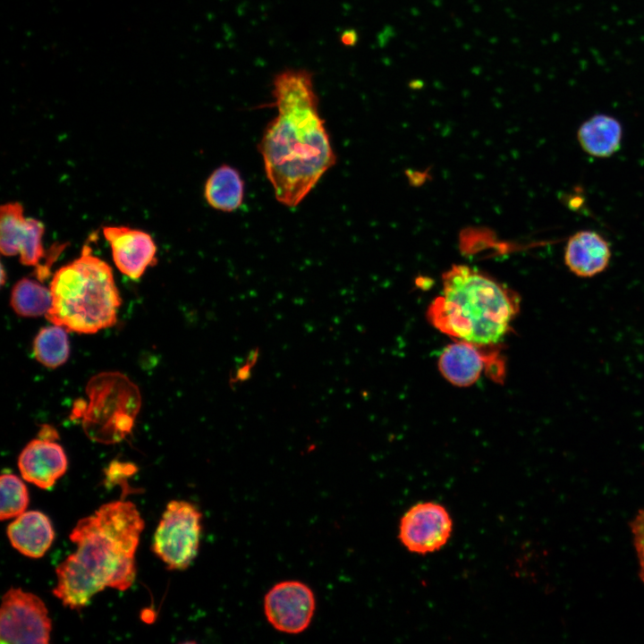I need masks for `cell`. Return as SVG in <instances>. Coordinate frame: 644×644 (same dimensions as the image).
Listing matches in <instances>:
<instances>
[{"instance_id":"cell-9","label":"cell","mask_w":644,"mask_h":644,"mask_svg":"<svg viewBox=\"0 0 644 644\" xmlns=\"http://www.w3.org/2000/svg\"><path fill=\"white\" fill-rule=\"evenodd\" d=\"M452 530L447 510L440 504L423 502L411 507L402 517L399 538L410 552L426 555L441 549Z\"/></svg>"},{"instance_id":"cell-3","label":"cell","mask_w":644,"mask_h":644,"mask_svg":"<svg viewBox=\"0 0 644 644\" xmlns=\"http://www.w3.org/2000/svg\"><path fill=\"white\" fill-rule=\"evenodd\" d=\"M442 282V293L427 311L430 324L456 340L500 343L520 311L519 294L466 265H453L443 274Z\"/></svg>"},{"instance_id":"cell-19","label":"cell","mask_w":644,"mask_h":644,"mask_svg":"<svg viewBox=\"0 0 644 644\" xmlns=\"http://www.w3.org/2000/svg\"><path fill=\"white\" fill-rule=\"evenodd\" d=\"M33 352L36 359L46 367L63 365L70 352L66 329L55 324L42 328L35 337Z\"/></svg>"},{"instance_id":"cell-2","label":"cell","mask_w":644,"mask_h":644,"mask_svg":"<svg viewBox=\"0 0 644 644\" xmlns=\"http://www.w3.org/2000/svg\"><path fill=\"white\" fill-rule=\"evenodd\" d=\"M144 521L134 504L114 501L80 519L70 534L76 550L55 570L53 594L72 610L86 606L105 588L129 589Z\"/></svg>"},{"instance_id":"cell-12","label":"cell","mask_w":644,"mask_h":644,"mask_svg":"<svg viewBox=\"0 0 644 644\" xmlns=\"http://www.w3.org/2000/svg\"><path fill=\"white\" fill-rule=\"evenodd\" d=\"M116 267L132 279L140 278L156 262L157 246L150 234L127 226H105Z\"/></svg>"},{"instance_id":"cell-10","label":"cell","mask_w":644,"mask_h":644,"mask_svg":"<svg viewBox=\"0 0 644 644\" xmlns=\"http://www.w3.org/2000/svg\"><path fill=\"white\" fill-rule=\"evenodd\" d=\"M316 606L313 591L297 580L277 583L266 594L265 614L277 631L297 634L306 630L314 615Z\"/></svg>"},{"instance_id":"cell-22","label":"cell","mask_w":644,"mask_h":644,"mask_svg":"<svg viewBox=\"0 0 644 644\" xmlns=\"http://www.w3.org/2000/svg\"><path fill=\"white\" fill-rule=\"evenodd\" d=\"M39 437L55 440L57 438V433L51 427L45 425L39 432Z\"/></svg>"},{"instance_id":"cell-11","label":"cell","mask_w":644,"mask_h":644,"mask_svg":"<svg viewBox=\"0 0 644 644\" xmlns=\"http://www.w3.org/2000/svg\"><path fill=\"white\" fill-rule=\"evenodd\" d=\"M44 225L25 217L19 202H8L0 209V250L3 255H20L22 265L40 267L46 251L42 244Z\"/></svg>"},{"instance_id":"cell-17","label":"cell","mask_w":644,"mask_h":644,"mask_svg":"<svg viewBox=\"0 0 644 644\" xmlns=\"http://www.w3.org/2000/svg\"><path fill=\"white\" fill-rule=\"evenodd\" d=\"M204 196L214 208L232 212L242 203L244 183L239 172L233 167L223 165L208 178Z\"/></svg>"},{"instance_id":"cell-8","label":"cell","mask_w":644,"mask_h":644,"mask_svg":"<svg viewBox=\"0 0 644 644\" xmlns=\"http://www.w3.org/2000/svg\"><path fill=\"white\" fill-rule=\"evenodd\" d=\"M437 366L448 382L460 387L473 385L483 372L495 382L504 380V360L497 344L482 345L457 340L445 347Z\"/></svg>"},{"instance_id":"cell-20","label":"cell","mask_w":644,"mask_h":644,"mask_svg":"<svg viewBox=\"0 0 644 644\" xmlns=\"http://www.w3.org/2000/svg\"><path fill=\"white\" fill-rule=\"evenodd\" d=\"M2 521L16 518L25 513L29 504V494L23 481L16 475L3 473L0 479Z\"/></svg>"},{"instance_id":"cell-6","label":"cell","mask_w":644,"mask_h":644,"mask_svg":"<svg viewBox=\"0 0 644 644\" xmlns=\"http://www.w3.org/2000/svg\"><path fill=\"white\" fill-rule=\"evenodd\" d=\"M202 514L193 504L170 501L155 531L152 550L170 570H184L197 556Z\"/></svg>"},{"instance_id":"cell-1","label":"cell","mask_w":644,"mask_h":644,"mask_svg":"<svg viewBox=\"0 0 644 644\" xmlns=\"http://www.w3.org/2000/svg\"><path fill=\"white\" fill-rule=\"evenodd\" d=\"M273 96L277 115L267 126L258 148L276 199L294 208L334 165L335 155L309 72L279 73Z\"/></svg>"},{"instance_id":"cell-7","label":"cell","mask_w":644,"mask_h":644,"mask_svg":"<svg viewBox=\"0 0 644 644\" xmlns=\"http://www.w3.org/2000/svg\"><path fill=\"white\" fill-rule=\"evenodd\" d=\"M51 629L47 608L38 596L19 588L4 593L0 609L1 643L47 644Z\"/></svg>"},{"instance_id":"cell-23","label":"cell","mask_w":644,"mask_h":644,"mask_svg":"<svg viewBox=\"0 0 644 644\" xmlns=\"http://www.w3.org/2000/svg\"><path fill=\"white\" fill-rule=\"evenodd\" d=\"M1 274H2V279H1V282H2V284H4V268H3V267H2V272H1Z\"/></svg>"},{"instance_id":"cell-15","label":"cell","mask_w":644,"mask_h":644,"mask_svg":"<svg viewBox=\"0 0 644 644\" xmlns=\"http://www.w3.org/2000/svg\"><path fill=\"white\" fill-rule=\"evenodd\" d=\"M12 546L22 555L42 557L51 547L55 532L48 517L38 511L25 512L7 528Z\"/></svg>"},{"instance_id":"cell-18","label":"cell","mask_w":644,"mask_h":644,"mask_svg":"<svg viewBox=\"0 0 644 644\" xmlns=\"http://www.w3.org/2000/svg\"><path fill=\"white\" fill-rule=\"evenodd\" d=\"M11 306L22 317L47 315L52 306V292L40 283L22 278L13 287Z\"/></svg>"},{"instance_id":"cell-13","label":"cell","mask_w":644,"mask_h":644,"mask_svg":"<svg viewBox=\"0 0 644 644\" xmlns=\"http://www.w3.org/2000/svg\"><path fill=\"white\" fill-rule=\"evenodd\" d=\"M18 467L25 480L49 489L65 473L67 458L63 447L55 440L39 437L23 448Z\"/></svg>"},{"instance_id":"cell-4","label":"cell","mask_w":644,"mask_h":644,"mask_svg":"<svg viewBox=\"0 0 644 644\" xmlns=\"http://www.w3.org/2000/svg\"><path fill=\"white\" fill-rule=\"evenodd\" d=\"M50 290L52 306L46 316L55 325L95 334L116 321L121 297L112 268L88 244L78 258L55 272Z\"/></svg>"},{"instance_id":"cell-21","label":"cell","mask_w":644,"mask_h":644,"mask_svg":"<svg viewBox=\"0 0 644 644\" xmlns=\"http://www.w3.org/2000/svg\"><path fill=\"white\" fill-rule=\"evenodd\" d=\"M630 528L640 565L639 577L644 584V509L640 510L631 521Z\"/></svg>"},{"instance_id":"cell-5","label":"cell","mask_w":644,"mask_h":644,"mask_svg":"<svg viewBox=\"0 0 644 644\" xmlns=\"http://www.w3.org/2000/svg\"><path fill=\"white\" fill-rule=\"evenodd\" d=\"M88 402L79 400L72 419L80 418L86 435L102 444L122 441L132 429L140 409L138 386L119 372H103L86 386Z\"/></svg>"},{"instance_id":"cell-14","label":"cell","mask_w":644,"mask_h":644,"mask_svg":"<svg viewBox=\"0 0 644 644\" xmlns=\"http://www.w3.org/2000/svg\"><path fill=\"white\" fill-rule=\"evenodd\" d=\"M611 256L610 244L600 233L580 230L566 240L564 260L573 275L590 278L607 268Z\"/></svg>"},{"instance_id":"cell-16","label":"cell","mask_w":644,"mask_h":644,"mask_svg":"<svg viewBox=\"0 0 644 644\" xmlns=\"http://www.w3.org/2000/svg\"><path fill=\"white\" fill-rule=\"evenodd\" d=\"M576 135L585 153L594 157L606 158L620 148L623 126L613 115L597 114L580 125Z\"/></svg>"}]
</instances>
